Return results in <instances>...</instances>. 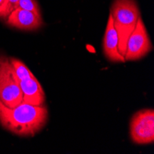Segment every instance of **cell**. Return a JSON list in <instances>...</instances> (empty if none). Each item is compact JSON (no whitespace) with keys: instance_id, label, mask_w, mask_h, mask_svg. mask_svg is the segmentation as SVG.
Instances as JSON below:
<instances>
[{"instance_id":"cell-8","label":"cell","mask_w":154,"mask_h":154,"mask_svg":"<svg viewBox=\"0 0 154 154\" xmlns=\"http://www.w3.org/2000/svg\"><path fill=\"white\" fill-rule=\"evenodd\" d=\"M22 93V103L31 105H43L45 101V93L38 79L33 76L30 79L19 80Z\"/></svg>"},{"instance_id":"cell-11","label":"cell","mask_w":154,"mask_h":154,"mask_svg":"<svg viewBox=\"0 0 154 154\" xmlns=\"http://www.w3.org/2000/svg\"><path fill=\"white\" fill-rule=\"evenodd\" d=\"M12 10L9 0H0V18L7 19Z\"/></svg>"},{"instance_id":"cell-2","label":"cell","mask_w":154,"mask_h":154,"mask_svg":"<svg viewBox=\"0 0 154 154\" xmlns=\"http://www.w3.org/2000/svg\"><path fill=\"white\" fill-rule=\"evenodd\" d=\"M110 14L118 35L119 51L125 55L128 39L140 17V11L136 0H114Z\"/></svg>"},{"instance_id":"cell-12","label":"cell","mask_w":154,"mask_h":154,"mask_svg":"<svg viewBox=\"0 0 154 154\" xmlns=\"http://www.w3.org/2000/svg\"><path fill=\"white\" fill-rule=\"evenodd\" d=\"M9 2H10V4H11V7H12V8H13V9L17 8L19 0H9Z\"/></svg>"},{"instance_id":"cell-9","label":"cell","mask_w":154,"mask_h":154,"mask_svg":"<svg viewBox=\"0 0 154 154\" xmlns=\"http://www.w3.org/2000/svg\"><path fill=\"white\" fill-rule=\"evenodd\" d=\"M9 61L11 63V66L14 69V71H15V74L19 80L27 79L34 76L32 72L28 68V66L22 61L17 58H9Z\"/></svg>"},{"instance_id":"cell-7","label":"cell","mask_w":154,"mask_h":154,"mask_svg":"<svg viewBox=\"0 0 154 154\" xmlns=\"http://www.w3.org/2000/svg\"><path fill=\"white\" fill-rule=\"evenodd\" d=\"M103 49L105 57L114 63H125V57L120 53L118 48V35L114 25V20L110 14L106 24V29L103 36Z\"/></svg>"},{"instance_id":"cell-6","label":"cell","mask_w":154,"mask_h":154,"mask_svg":"<svg viewBox=\"0 0 154 154\" xmlns=\"http://www.w3.org/2000/svg\"><path fill=\"white\" fill-rule=\"evenodd\" d=\"M7 24L22 31H35L44 25L42 16L20 8L13 9L7 17Z\"/></svg>"},{"instance_id":"cell-10","label":"cell","mask_w":154,"mask_h":154,"mask_svg":"<svg viewBox=\"0 0 154 154\" xmlns=\"http://www.w3.org/2000/svg\"><path fill=\"white\" fill-rule=\"evenodd\" d=\"M17 8L32 11L34 14H36L37 16H42L39 5L36 0H19Z\"/></svg>"},{"instance_id":"cell-3","label":"cell","mask_w":154,"mask_h":154,"mask_svg":"<svg viewBox=\"0 0 154 154\" xmlns=\"http://www.w3.org/2000/svg\"><path fill=\"white\" fill-rule=\"evenodd\" d=\"M0 101L13 108L22 103V93L19 79L9 58L0 55Z\"/></svg>"},{"instance_id":"cell-1","label":"cell","mask_w":154,"mask_h":154,"mask_svg":"<svg viewBox=\"0 0 154 154\" xmlns=\"http://www.w3.org/2000/svg\"><path fill=\"white\" fill-rule=\"evenodd\" d=\"M47 108L21 103L16 107H8L0 101V125L9 132L21 136H33L46 125Z\"/></svg>"},{"instance_id":"cell-4","label":"cell","mask_w":154,"mask_h":154,"mask_svg":"<svg viewBox=\"0 0 154 154\" xmlns=\"http://www.w3.org/2000/svg\"><path fill=\"white\" fill-rule=\"evenodd\" d=\"M129 130L134 143L152 144L154 141V110L144 109L137 112L131 118Z\"/></svg>"},{"instance_id":"cell-5","label":"cell","mask_w":154,"mask_h":154,"mask_svg":"<svg viewBox=\"0 0 154 154\" xmlns=\"http://www.w3.org/2000/svg\"><path fill=\"white\" fill-rule=\"evenodd\" d=\"M152 48V44L145 24L141 17H139L134 31L128 39L127 48L124 55L125 62L136 61L146 57Z\"/></svg>"}]
</instances>
